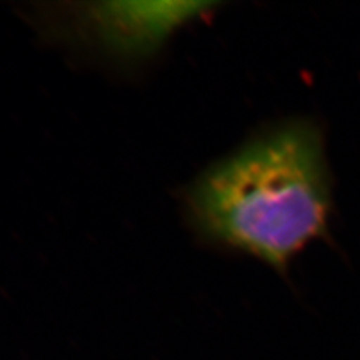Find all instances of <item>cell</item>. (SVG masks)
Masks as SVG:
<instances>
[{"mask_svg":"<svg viewBox=\"0 0 360 360\" xmlns=\"http://www.w3.org/2000/svg\"><path fill=\"white\" fill-rule=\"evenodd\" d=\"M186 207L202 239L285 274L329 233L332 180L321 128L291 119L255 135L202 172Z\"/></svg>","mask_w":360,"mask_h":360,"instance_id":"6da1fadb","label":"cell"},{"mask_svg":"<svg viewBox=\"0 0 360 360\" xmlns=\"http://www.w3.org/2000/svg\"><path fill=\"white\" fill-rule=\"evenodd\" d=\"M209 2L78 4L66 13L72 33L108 58L137 62L153 56L176 30L200 17Z\"/></svg>","mask_w":360,"mask_h":360,"instance_id":"7a4b0ae2","label":"cell"}]
</instances>
